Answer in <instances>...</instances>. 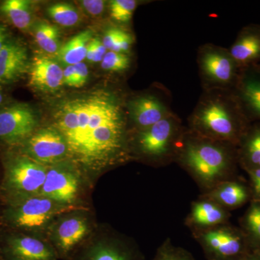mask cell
Here are the masks:
<instances>
[{"mask_svg":"<svg viewBox=\"0 0 260 260\" xmlns=\"http://www.w3.org/2000/svg\"><path fill=\"white\" fill-rule=\"evenodd\" d=\"M124 105L116 94L99 91L61 103L54 112V127L68 153L90 170L115 165L127 156Z\"/></svg>","mask_w":260,"mask_h":260,"instance_id":"cell-1","label":"cell"},{"mask_svg":"<svg viewBox=\"0 0 260 260\" xmlns=\"http://www.w3.org/2000/svg\"><path fill=\"white\" fill-rule=\"evenodd\" d=\"M229 144L186 129L176 160L208 191L228 181L232 167Z\"/></svg>","mask_w":260,"mask_h":260,"instance_id":"cell-2","label":"cell"},{"mask_svg":"<svg viewBox=\"0 0 260 260\" xmlns=\"http://www.w3.org/2000/svg\"><path fill=\"white\" fill-rule=\"evenodd\" d=\"M189 130L203 138L235 142L240 132V118L229 89L204 90L189 116Z\"/></svg>","mask_w":260,"mask_h":260,"instance_id":"cell-3","label":"cell"},{"mask_svg":"<svg viewBox=\"0 0 260 260\" xmlns=\"http://www.w3.org/2000/svg\"><path fill=\"white\" fill-rule=\"evenodd\" d=\"M186 129L174 112L146 129L139 130L135 143L140 154L157 165L176 160Z\"/></svg>","mask_w":260,"mask_h":260,"instance_id":"cell-4","label":"cell"},{"mask_svg":"<svg viewBox=\"0 0 260 260\" xmlns=\"http://www.w3.org/2000/svg\"><path fill=\"white\" fill-rule=\"evenodd\" d=\"M198 64L204 90H229L237 79L238 64L225 48L212 44L202 45L198 52Z\"/></svg>","mask_w":260,"mask_h":260,"instance_id":"cell-5","label":"cell"},{"mask_svg":"<svg viewBox=\"0 0 260 260\" xmlns=\"http://www.w3.org/2000/svg\"><path fill=\"white\" fill-rule=\"evenodd\" d=\"M48 169L28 158H17L7 169L5 185L13 194L22 200L41 192Z\"/></svg>","mask_w":260,"mask_h":260,"instance_id":"cell-6","label":"cell"},{"mask_svg":"<svg viewBox=\"0 0 260 260\" xmlns=\"http://www.w3.org/2000/svg\"><path fill=\"white\" fill-rule=\"evenodd\" d=\"M194 235L208 260H234L242 252V237L224 224L194 230Z\"/></svg>","mask_w":260,"mask_h":260,"instance_id":"cell-7","label":"cell"},{"mask_svg":"<svg viewBox=\"0 0 260 260\" xmlns=\"http://www.w3.org/2000/svg\"><path fill=\"white\" fill-rule=\"evenodd\" d=\"M61 204L44 196H34L21 200L11 212V219L16 226L25 229H40L49 223L61 210Z\"/></svg>","mask_w":260,"mask_h":260,"instance_id":"cell-8","label":"cell"},{"mask_svg":"<svg viewBox=\"0 0 260 260\" xmlns=\"http://www.w3.org/2000/svg\"><path fill=\"white\" fill-rule=\"evenodd\" d=\"M130 119L139 130L146 129L170 115V102L168 93L160 95L143 94L131 99L126 106Z\"/></svg>","mask_w":260,"mask_h":260,"instance_id":"cell-9","label":"cell"},{"mask_svg":"<svg viewBox=\"0 0 260 260\" xmlns=\"http://www.w3.org/2000/svg\"><path fill=\"white\" fill-rule=\"evenodd\" d=\"M28 150L32 159L40 164H54L69 155L64 138L55 127L43 128L32 135Z\"/></svg>","mask_w":260,"mask_h":260,"instance_id":"cell-10","label":"cell"},{"mask_svg":"<svg viewBox=\"0 0 260 260\" xmlns=\"http://www.w3.org/2000/svg\"><path fill=\"white\" fill-rule=\"evenodd\" d=\"M37 118L30 108L17 105L0 110V138L19 141L32 135Z\"/></svg>","mask_w":260,"mask_h":260,"instance_id":"cell-11","label":"cell"},{"mask_svg":"<svg viewBox=\"0 0 260 260\" xmlns=\"http://www.w3.org/2000/svg\"><path fill=\"white\" fill-rule=\"evenodd\" d=\"M78 191V179L73 172L61 168H52L48 169L40 193L42 196L63 205L71 203Z\"/></svg>","mask_w":260,"mask_h":260,"instance_id":"cell-12","label":"cell"},{"mask_svg":"<svg viewBox=\"0 0 260 260\" xmlns=\"http://www.w3.org/2000/svg\"><path fill=\"white\" fill-rule=\"evenodd\" d=\"M9 260H56V251L41 239L30 237L11 238L5 248Z\"/></svg>","mask_w":260,"mask_h":260,"instance_id":"cell-13","label":"cell"},{"mask_svg":"<svg viewBox=\"0 0 260 260\" xmlns=\"http://www.w3.org/2000/svg\"><path fill=\"white\" fill-rule=\"evenodd\" d=\"M64 70L48 56L34 58L30 70V84L44 92H53L64 84Z\"/></svg>","mask_w":260,"mask_h":260,"instance_id":"cell-14","label":"cell"},{"mask_svg":"<svg viewBox=\"0 0 260 260\" xmlns=\"http://www.w3.org/2000/svg\"><path fill=\"white\" fill-rule=\"evenodd\" d=\"M29 66L28 52L23 46L6 43L0 51V81H14L28 71Z\"/></svg>","mask_w":260,"mask_h":260,"instance_id":"cell-15","label":"cell"},{"mask_svg":"<svg viewBox=\"0 0 260 260\" xmlns=\"http://www.w3.org/2000/svg\"><path fill=\"white\" fill-rule=\"evenodd\" d=\"M227 219L225 208L203 198L192 205L186 223L194 230H202L223 225Z\"/></svg>","mask_w":260,"mask_h":260,"instance_id":"cell-16","label":"cell"},{"mask_svg":"<svg viewBox=\"0 0 260 260\" xmlns=\"http://www.w3.org/2000/svg\"><path fill=\"white\" fill-rule=\"evenodd\" d=\"M88 232V223L78 217L67 218L56 229L55 243L61 255H68L83 241Z\"/></svg>","mask_w":260,"mask_h":260,"instance_id":"cell-17","label":"cell"},{"mask_svg":"<svg viewBox=\"0 0 260 260\" xmlns=\"http://www.w3.org/2000/svg\"><path fill=\"white\" fill-rule=\"evenodd\" d=\"M203 198L210 200L222 208H232L245 203L247 192L242 184L226 181L207 191Z\"/></svg>","mask_w":260,"mask_h":260,"instance_id":"cell-18","label":"cell"},{"mask_svg":"<svg viewBox=\"0 0 260 260\" xmlns=\"http://www.w3.org/2000/svg\"><path fill=\"white\" fill-rule=\"evenodd\" d=\"M92 38L93 32L90 30H83L75 35L61 46L56 53L59 60L68 66L83 62L86 58L88 46Z\"/></svg>","mask_w":260,"mask_h":260,"instance_id":"cell-19","label":"cell"},{"mask_svg":"<svg viewBox=\"0 0 260 260\" xmlns=\"http://www.w3.org/2000/svg\"><path fill=\"white\" fill-rule=\"evenodd\" d=\"M231 55L239 64H246L260 56V35L246 31L238 38L229 49Z\"/></svg>","mask_w":260,"mask_h":260,"instance_id":"cell-20","label":"cell"},{"mask_svg":"<svg viewBox=\"0 0 260 260\" xmlns=\"http://www.w3.org/2000/svg\"><path fill=\"white\" fill-rule=\"evenodd\" d=\"M1 11L16 28L28 30L32 21L31 2L27 0H6L1 5Z\"/></svg>","mask_w":260,"mask_h":260,"instance_id":"cell-21","label":"cell"},{"mask_svg":"<svg viewBox=\"0 0 260 260\" xmlns=\"http://www.w3.org/2000/svg\"><path fill=\"white\" fill-rule=\"evenodd\" d=\"M82 260H138L135 254L121 244L100 243L90 249Z\"/></svg>","mask_w":260,"mask_h":260,"instance_id":"cell-22","label":"cell"},{"mask_svg":"<svg viewBox=\"0 0 260 260\" xmlns=\"http://www.w3.org/2000/svg\"><path fill=\"white\" fill-rule=\"evenodd\" d=\"M35 37L39 47L49 54H55L60 49V34L54 25L47 23L39 24Z\"/></svg>","mask_w":260,"mask_h":260,"instance_id":"cell-23","label":"cell"},{"mask_svg":"<svg viewBox=\"0 0 260 260\" xmlns=\"http://www.w3.org/2000/svg\"><path fill=\"white\" fill-rule=\"evenodd\" d=\"M240 96L249 109L260 116V78L254 76L244 78L240 85Z\"/></svg>","mask_w":260,"mask_h":260,"instance_id":"cell-24","label":"cell"},{"mask_svg":"<svg viewBox=\"0 0 260 260\" xmlns=\"http://www.w3.org/2000/svg\"><path fill=\"white\" fill-rule=\"evenodd\" d=\"M47 12L49 16L61 26H75L80 21L78 10L68 3H56L51 5Z\"/></svg>","mask_w":260,"mask_h":260,"instance_id":"cell-25","label":"cell"},{"mask_svg":"<svg viewBox=\"0 0 260 260\" xmlns=\"http://www.w3.org/2000/svg\"><path fill=\"white\" fill-rule=\"evenodd\" d=\"M136 0H112L110 2V15L118 23H129L138 6Z\"/></svg>","mask_w":260,"mask_h":260,"instance_id":"cell-26","label":"cell"},{"mask_svg":"<svg viewBox=\"0 0 260 260\" xmlns=\"http://www.w3.org/2000/svg\"><path fill=\"white\" fill-rule=\"evenodd\" d=\"M131 58L127 54L107 51L102 61V69L112 73H121L131 66Z\"/></svg>","mask_w":260,"mask_h":260,"instance_id":"cell-27","label":"cell"},{"mask_svg":"<svg viewBox=\"0 0 260 260\" xmlns=\"http://www.w3.org/2000/svg\"><path fill=\"white\" fill-rule=\"evenodd\" d=\"M153 260H196L189 251L179 246L173 245L167 239L159 248Z\"/></svg>","mask_w":260,"mask_h":260,"instance_id":"cell-28","label":"cell"},{"mask_svg":"<svg viewBox=\"0 0 260 260\" xmlns=\"http://www.w3.org/2000/svg\"><path fill=\"white\" fill-rule=\"evenodd\" d=\"M244 155L251 169L260 168V129L249 135L244 147Z\"/></svg>","mask_w":260,"mask_h":260,"instance_id":"cell-29","label":"cell"},{"mask_svg":"<svg viewBox=\"0 0 260 260\" xmlns=\"http://www.w3.org/2000/svg\"><path fill=\"white\" fill-rule=\"evenodd\" d=\"M246 224L254 239L260 242V204L251 205L246 215Z\"/></svg>","mask_w":260,"mask_h":260,"instance_id":"cell-30","label":"cell"},{"mask_svg":"<svg viewBox=\"0 0 260 260\" xmlns=\"http://www.w3.org/2000/svg\"><path fill=\"white\" fill-rule=\"evenodd\" d=\"M133 44V37L129 32L123 30L120 37L113 47L112 51L127 54Z\"/></svg>","mask_w":260,"mask_h":260,"instance_id":"cell-31","label":"cell"},{"mask_svg":"<svg viewBox=\"0 0 260 260\" xmlns=\"http://www.w3.org/2000/svg\"><path fill=\"white\" fill-rule=\"evenodd\" d=\"M81 3L85 11L92 16L102 15L106 8V2L103 0H84Z\"/></svg>","mask_w":260,"mask_h":260,"instance_id":"cell-32","label":"cell"},{"mask_svg":"<svg viewBox=\"0 0 260 260\" xmlns=\"http://www.w3.org/2000/svg\"><path fill=\"white\" fill-rule=\"evenodd\" d=\"M122 29L118 28H109L106 32L103 39L102 43L107 50L112 51L113 47L115 45L116 42L120 37Z\"/></svg>","mask_w":260,"mask_h":260,"instance_id":"cell-33","label":"cell"},{"mask_svg":"<svg viewBox=\"0 0 260 260\" xmlns=\"http://www.w3.org/2000/svg\"><path fill=\"white\" fill-rule=\"evenodd\" d=\"M75 69V76H76V87L80 88L83 86L88 80L89 71L88 67L83 62L74 64Z\"/></svg>","mask_w":260,"mask_h":260,"instance_id":"cell-34","label":"cell"},{"mask_svg":"<svg viewBox=\"0 0 260 260\" xmlns=\"http://www.w3.org/2000/svg\"><path fill=\"white\" fill-rule=\"evenodd\" d=\"M64 84L69 87H76V76L74 65H68L64 70Z\"/></svg>","mask_w":260,"mask_h":260,"instance_id":"cell-35","label":"cell"},{"mask_svg":"<svg viewBox=\"0 0 260 260\" xmlns=\"http://www.w3.org/2000/svg\"><path fill=\"white\" fill-rule=\"evenodd\" d=\"M251 181H252L253 189L256 196L260 198V168L249 170Z\"/></svg>","mask_w":260,"mask_h":260,"instance_id":"cell-36","label":"cell"},{"mask_svg":"<svg viewBox=\"0 0 260 260\" xmlns=\"http://www.w3.org/2000/svg\"><path fill=\"white\" fill-rule=\"evenodd\" d=\"M7 32L6 29L3 25H0V51L6 44Z\"/></svg>","mask_w":260,"mask_h":260,"instance_id":"cell-37","label":"cell"},{"mask_svg":"<svg viewBox=\"0 0 260 260\" xmlns=\"http://www.w3.org/2000/svg\"><path fill=\"white\" fill-rule=\"evenodd\" d=\"M3 93H2L1 87H0V104H1L2 103H3Z\"/></svg>","mask_w":260,"mask_h":260,"instance_id":"cell-38","label":"cell"},{"mask_svg":"<svg viewBox=\"0 0 260 260\" xmlns=\"http://www.w3.org/2000/svg\"><path fill=\"white\" fill-rule=\"evenodd\" d=\"M247 260H260L259 259H258V258H250V259H248Z\"/></svg>","mask_w":260,"mask_h":260,"instance_id":"cell-39","label":"cell"}]
</instances>
